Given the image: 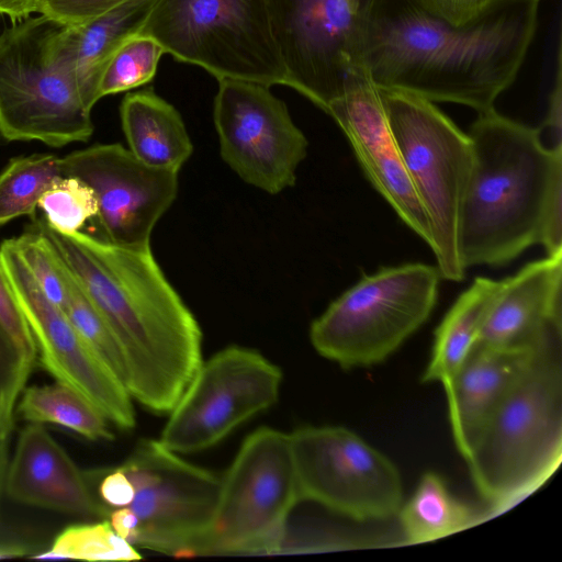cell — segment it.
<instances>
[{"label":"cell","mask_w":562,"mask_h":562,"mask_svg":"<svg viewBox=\"0 0 562 562\" xmlns=\"http://www.w3.org/2000/svg\"><path fill=\"white\" fill-rule=\"evenodd\" d=\"M440 279L437 267L419 262L364 276L314 319L312 346L344 369L384 362L426 323Z\"/></svg>","instance_id":"6"},{"label":"cell","mask_w":562,"mask_h":562,"mask_svg":"<svg viewBox=\"0 0 562 562\" xmlns=\"http://www.w3.org/2000/svg\"><path fill=\"white\" fill-rule=\"evenodd\" d=\"M52 241L114 336L125 387L154 414H169L203 362L201 327L169 283L149 246L63 234L34 224Z\"/></svg>","instance_id":"2"},{"label":"cell","mask_w":562,"mask_h":562,"mask_svg":"<svg viewBox=\"0 0 562 562\" xmlns=\"http://www.w3.org/2000/svg\"><path fill=\"white\" fill-rule=\"evenodd\" d=\"M19 397L15 395L0 396V438L10 436Z\"/></svg>","instance_id":"40"},{"label":"cell","mask_w":562,"mask_h":562,"mask_svg":"<svg viewBox=\"0 0 562 562\" xmlns=\"http://www.w3.org/2000/svg\"><path fill=\"white\" fill-rule=\"evenodd\" d=\"M285 83L318 108L366 77L362 46L376 0H267ZM368 77V76H367Z\"/></svg>","instance_id":"10"},{"label":"cell","mask_w":562,"mask_h":562,"mask_svg":"<svg viewBox=\"0 0 562 562\" xmlns=\"http://www.w3.org/2000/svg\"><path fill=\"white\" fill-rule=\"evenodd\" d=\"M29 558L130 561L142 559V555L113 530L108 519H101L66 527L55 538L49 550Z\"/></svg>","instance_id":"27"},{"label":"cell","mask_w":562,"mask_h":562,"mask_svg":"<svg viewBox=\"0 0 562 562\" xmlns=\"http://www.w3.org/2000/svg\"><path fill=\"white\" fill-rule=\"evenodd\" d=\"M120 117L128 149L140 161L180 171L191 157L193 144L180 113L154 91L126 94Z\"/></svg>","instance_id":"21"},{"label":"cell","mask_w":562,"mask_h":562,"mask_svg":"<svg viewBox=\"0 0 562 562\" xmlns=\"http://www.w3.org/2000/svg\"><path fill=\"white\" fill-rule=\"evenodd\" d=\"M544 128L549 134L551 148H562V67L561 44L559 43L557 56V74L553 89L549 95L548 112Z\"/></svg>","instance_id":"37"},{"label":"cell","mask_w":562,"mask_h":562,"mask_svg":"<svg viewBox=\"0 0 562 562\" xmlns=\"http://www.w3.org/2000/svg\"><path fill=\"white\" fill-rule=\"evenodd\" d=\"M33 366L0 324V396H20Z\"/></svg>","instance_id":"34"},{"label":"cell","mask_w":562,"mask_h":562,"mask_svg":"<svg viewBox=\"0 0 562 562\" xmlns=\"http://www.w3.org/2000/svg\"><path fill=\"white\" fill-rule=\"evenodd\" d=\"M16 411L30 423L56 424L89 440L114 438L104 415L80 393L57 381L24 386Z\"/></svg>","instance_id":"25"},{"label":"cell","mask_w":562,"mask_h":562,"mask_svg":"<svg viewBox=\"0 0 562 562\" xmlns=\"http://www.w3.org/2000/svg\"><path fill=\"white\" fill-rule=\"evenodd\" d=\"M397 516L406 542H431L471 528L484 516L456 497L443 477L432 471L420 477L418 485Z\"/></svg>","instance_id":"24"},{"label":"cell","mask_w":562,"mask_h":562,"mask_svg":"<svg viewBox=\"0 0 562 562\" xmlns=\"http://www.w3.org/2000/svg\"><path fill=\"white\" fill-rule=\"evenodd\" d=\"M281 382L280 368L260 352L226 347L202 362L169 412L158 440L178 454L209 449L270 408Z\"/></svg>","instance_id":"13"},{"label":"cell","mask_w":562,"mask_h":562,"mask_svg":"<svg viewBox=\"0 0 562 562\" xmlns=\"http://www.w3.org/2000/svg\"><path fill=\"white\" fill-rule=\"evenodd\" d=\"M300 502L290 434L256 429L221 477L203 555L279 553Z\"/></svg>","instance_id":"9"},{"label":"cell","mask_w":562,"mask_h":562,"mask_svg":"<svg viewBox=\"0 0 562 562\" xmlns=\"http://www.w3.org/2000/svg\"><path fill=\"white\" fill-rule=\"evenodd\" d=\"M61 176V158L54 154L12 158L0 172V226L21 216L33 217L44 191Z\"/></svg>","instance_id":"26"},{"label":"cell","mask_w":562,"mask_h":562,"mask_svg":"<svg viewBox=\"0 0 562 562\" xmlns=\"http://www.w3.org/2000/svg\"><path fill=\"white\" fill-rule=\"evenodd\" d=\"M538 346L496 348L475 342L443 385L453 440L464 460L486 420L526 369Z\"/></svg>","instance_id":"20"},{"label":"cell","mask_w":562,"mask_h":562,"mask_svg":"<svg viewBox=\"0 0 562 562\" xmlns=\"http://www.w3.org/2000/svg\"><path fill=\"white\" fill-rule=\"evenodd\" d=\"M66 284L67 297L63 307L65 314L88 346L125 385L126 368L122 351L67 266Z\"/></svg>","instance_id":"29"},{"label":"cell","mask_w":562,"mask_h":562,"mask_svg":"<svg viewBox=\"0 0 562 562\" xmlns=\"http://www.w3.org/2000/svg\"><path fill=\"white\" fill-rule=\"evenodd\" d=\"M38 207L45 214V223L63 234L79 232L88 220L98 214L93 190L71 176L57 178L40 198Z\"/></svg>","instance_id":"30"},{"label":"cell","mask_w":562,"mask_h":562,"mask_svg":"<svg viewBox=\"0 0 562 562\" xmlns=\"http://www.w3.org/2000/svg\"><path fill=\"white\" fill-rule=\"evenodd\" d=\"M0 260L31 330L42 367L85 396L121 429L135 427L133 398L76 330L64 310L41 290L23 262L14 238L0 245Z\"/></svg>","instance_id":"15"},{"label":"cell","mask_w":562,"mask_h":562,"mask_svg":"<svg viewBox=\"0 0 562 562\" xmlns=\"http://www.w3.org/2000/svg\"><path fill=\"white\" fill-rule=\"evenodd\" d=\"M561 338L542 341L465 459L474 485L499 515L540 488L562 461Z\"/></svg>","instance_id":"4"},{"label":"cell","mask_w":562,"mask_h":562,"mask_svg":"<svg viewBox=\"0 0 562 562\" xmlns=\"http://www.w3.org/2000/svg\"><path fill=\"white\" fill-rule=\"evenodd\" d=\"M164 54L161 46L147 35L137 33L127 38L103 70L99 83L100 99L149 82Z\"/></svg>","instance_id":"28"},{"label":"cell","mask_w":562,"mask_h":562,"mask_svg":"<svg viewBox=\"0 0 562 562\" xmlns=\"http://www.w3.org/2000/svg\"><path fill=\"white\" fill-rule=\"evenodd\" d=\"M502 281L479 277L461 293L435 331L423 382L447 384L477 341Z\"/></svg>","instance_id":"23"},{"label":"cell","mask_w":562,"mask_h":562,"mask_svg":"<svg viewBox=\"0 0 562 562\" xmlns=\"http://www.w3.org/2000/svg\"><path fill=\"white\" fill-rule=\"evenodd\" d=\"M61 172L93 190L100 238L121 246H149L154 227L178 194L179 171L149 166L121 144L75 150L61 157Z\"/></svg>","instance_id":"16"},{"label":"cell","mask_w":562,"mask_h":562,"mask_svg":"<svg viewBox=\"0 0 562 562\" xmlns=\"http://www.w3.org/2000/svg\"><path fill=\"white\" fill-rule=\"evenodd\" d=\"M18 251L44 294L59 307L67 297L66 265L49 238L35 225L14 238Z\"/></svg>","instance_id":"31"},{"label":"cell","mask_w":562,"mask_h":562,"mask_svg":"<svg viewBox=\"0 0 562 562\" xmlns=\"http://www.w3.org/2000/svg\"><path fill=\"white\" fill-rule=\"evenodd\" d=\"M30 549L21 543L0 542V560L29 555Z\"/></svg>","instance_id":"41"},{"label":"cell","mask_w":562,"mask_h":562,"mask_svg":"<svg viewBox=\"0 0 562 562\" xmlns=\"http://www.w3.org/2000/svg\"><path fill=\"white\" fill-rule=\"evenodd\" d=\"M468 135L473 162L460 210V260L465 270L503 266L541 243L549 207L562 195V148L494 108L477 113Z\"/></svg>","instance_id":"3"},{"label":"cell","mask_w":562,"mask_h":562,"mask_svg":"<svg viewBox=\"0 0 562 562\" xmlns=\"http://www.w3.org/2000/svg\"><path fill=\"white\" fill-rule=\"evenodd\" d=\"M135 488L138 518L133 546L173 557L203 555L221 476L189 463L159 440L142 439L120 465Z\"/></svg>","instance_id":"11"},{"label":"cell","mask_w":562,"mask_h":562,"mask_svg":"<svg viewBox=\"0 0 562 562\" xmlns=\"http://www.w3.org/2000/svg\"><path fill=\"white\" fill-rule=\"evenodd\" d=\"M326 113L349 139L369 181L430 247V224L394 142L379 89L361 77Z\"/></svg>","instance_id":"17"},{"label":"cell","mask_w":562,"mask_h":562,"mask_svg":"<svg viewBox=\"0 0 562 562\" xmlns=\"http://www.w3.org/2000/svg\"><path fill=\"white\" fill-rule=\"evenodd\" d=\"M128 0H37L35 12L68 27L87 24Z\"/></svg>","instance_id":"32"},{"label":"cell","mask_w":562,"mask_h":562,"mask_svg":"<svg viewBox=\"0 0 562 562\" xmlns=\"http://www.w3.org/2000/svg\"><path fill=\"white\" fill-rule=\"evenodd\" d=\"M37 0H0V14L8 15L12 24L19 23L36 10Z\"/></svg>","instance_id":"39"},{"label":"cell","mask_w":562,"mask_h":562,"mask_svg":"<svg viewBox=\"0 0 562 562\" xmlns=\"http://www.w3.org/2000/svg\"><path fill=\"white\" fill-rule=\"evenodd\" d=\"M9 459V437H3L0 438V503L4 493V479Z\"/></svg>","instance_id":"42"},{"label":"cell","mask_w":562,"mask_h":562,"mask_svg":"<svg viewBox=\"0 0 562 562\" xmlns=\"http://www.w3.org/2000/svg\"><path fill=\"white\" fill-rule=\"evenodd\" d=\"M213 119L221 156L241 180L270 194L295 184L308 142L270 87L218 80Z\"/></svg>","instance_id":"14"},{"label":"cell","mask_w":562,"mask_h":562,"mask_svg":"<svg viewBox=\"0 0 562 562\" xmlns=\"http://www.w3.org/2000/svg\"><path fill=\"white\" fill-rule=\"evenodd\" d=\"M551 336H562V252L502 280L476 342L533 348Z\"/></svg>","instance_id":"19"},{"label":"cell","mask_w":562,"mask_h":562,"mask_svg":"<svg viewBox=\"0 0 562 562\" xmlns=\"http://www.w3.org/2000/svg\"><path fill=\"white\" fill-rule=\"evenodd\" d=\"M428 14L462 25L481 15L493 0H414Z\"/></svg>","instance_id":"35"},{"label":"cell","mask_w":562,"mask_h":562,"mask_svg":"<svg viewBox=\"0 0 562 562\" xmlns=\"http://www.w3.org/2000/svg\"><path fill=\"white\" fill-rule=\"evenodd\" d=\"M113 530L133 546L138 528V518L130 507L113 508L108 517Z\"/></svg>","instance_id":"38"},{"label":"cell","mask_w":562,"mask_h":562,"mask_svg":"<svg viewBox=\"0 0 562 562\" xmlns=\"http://www.w3.org/2000/svg\"><path fill=\"white\" fill-rule=\"evenodd\" d=\"M139 34L217 81L285 83L267 0H154Z\"/></svg>","instance_id":"7"},{"label":"cell","mask_w":562,"mask_h":562,"mask_svg":"<svg viewBox=\"0 0 562 562\" xmlns=\"http://www.w3.org/2000/svg\"><path fill=\"white\" fill-rule=\"evenodd\" d=\"M66 26L44 15L27 18L0 34V136L50 147L87 142L93 134Z\"/></svg>","instance_id":"5"},{"label":"cell","mask_w":562,"mask_h":562,"mask_svg":"<svg viewBox=\"0 0 562 562\" xmlns=\"http://www.w3.org/2000/svg\"><path fill=\"white\" fill-rule=\"evenodd\" d=\"M4 493L13 501L83 517L108 519L111 509L43 424L30 423L9 459Z\"/></svg>","instance_id":"18"},{"label":"cell","mask_w":562,"mask_h":562,"mask_svg":"<svg viewBox=\"0 0 562 562\" xmlns=\"http://www.w3.org/2000/svg\"><path fill=\"white\" fill-rule=\"evenodd\" d=\"M539 3L493 0L476 19L456 25L414 0H376L363 37L364 72L379 89L487 111L519 72Z\"/></svg>","instance_id":"1"},{"label":"cell","mask_w":562,"mask_h":562,"mask_svg":"<svg viewBox=\"0 0 562 562\" xmlns=\"http://www.w3.org/2000/svg\"><path fill=\"white\" fill-rule=\"evenodd\" d=\"M154 0H128L81 26L65 29V44L90 109L100 100L99 83L109 60L131 36L139 33Z\"/></svg>","instance_id":"22"},{"label":"cell","mask_w":562,"mask_h":562,"mask_svg":"<svg viewBox=\"0 0 562 562\" xmlns=\"http://www.w3.org/2000/svg\"><path fill=\"white\" fill-rule=\"evenodd\" d=\"M0 324L20 350L35 363L37 352L31 330L16 303L14 293L0 260Z\"/></svg>","instance_id":"33"},{"label":"cell","mask_w":562,"mask_h":562,"mask_svg":"<svg viewBox=\"0 0 562 562\" xmlns=\"http://www.w3.org/2000/svg\"><path fill=\"white\" fill-rule=\"evenodd\" d=\"M379 89V88H378ZM394 142L428 217L441 278H464L458 248L461 203L473 162L464 134L432 102L379 89Z\"/></svg>","instance_id":"8"},{"label":"cell","mask_w":562,"mask_h":562,"mask_svg":"<svg viewBox=\"0 0 562 562\" xmlns=\"http://www.w3.org/2000/svg\"><path fill=\"white\" fill-rule=\"evenodd\" d=\"M98 479L97 496L110 509L128 506L135 495V488L124 470L119 465L93 472Z\"/></svg>","instance_id":"36"},{"label":"cell","mask_w":562,"mask_h":562,"mask_svg":"<svg viewBox=\"0 0 562 562\" xmlns=\"http://www.w3.org/2000/svg\"><path fill=\"white\" fill-rule=\"evenodd\" d=\"M300 499L356 521L385 520L403 504L396 465L342 426H303L290 434Z\"/></svg>","instance_id":"12"}]
</instances>
